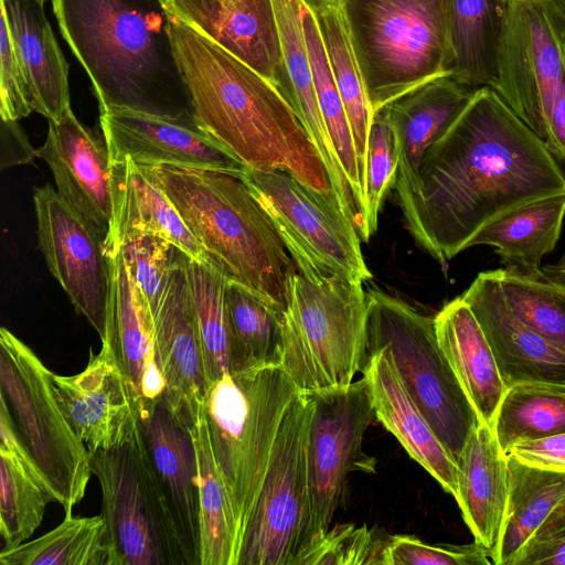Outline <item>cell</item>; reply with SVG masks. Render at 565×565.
Returning a JSON list of instances; mask_svg holds the SVG:
<instances>
[{
    "label": "cell",
    "mask_w": 565,
    "mask_h": 565,
    "mask_svg": "<svg viewBox=\"0 0 565 565\" xmlns=\"http://www.w3.org/2000/svg\"><path fill=\"white\" fill-rule=\"evenodd\" d=\"M397 170L396 137L383 107L374 113L367 140L364 211L359 232L363 242H369L377 230L379 213L395 185Z\"/></svg>",
    "instance_id": "cell-43"
},
{
    "label": "cell",
    "mask_w": 565,
    "mask_h": 565,
    "mask_svg": "<svg viewBox=\"0 0 565 565\" xmlns=\"http://www.w3.org/2000/svg\"><path fill=\"white\" fill-rule=\"evenodd\" d=\"M542 270L550 278L565 284V250L556 263L546 265Z\"/></svg>",
    "instance_id": "cell-53"
},
{
    "label": "cell",
    "mask_w": 565,
    "mask_h": 565,
    "mask_svg": "<svg viewBox=\"0 0 565 565\" xmlns=\"http://www.w3.org/2000/svg\"><path fill=\"white\" fill-rule=\"evenodd\" d=\"M312 403L291 402L245 526L236 565H294L309 526L308 438Z\"/></svg>",
    "instance_id": "cell-12"
},
{
    "label": "cell",
    "mask_w": 565,
    "mask_h": 565,
    "mask_svg": "<svg viewBox=\"0 0 565 565\" xmlns=\"http://www.w3.org/2000/svg\"><path fill=\"white\" fill-rule=\"evenodd\" d=\"M226 300L233 335V372L280 366L285 310L230 280Z\"/></svg>",
    "instance_id": "cell-39"
},
{
    "label": "cell",
    "mask_w": 565,
    "mask_h": 565,
    "mask_svg": "<svg viewBox=\"0 0 565 565\" xmlns=\"http://www.w3.org/2000/svg\"><path fill=\"white\" fill-rule=\"evenodd\" d=\"M302 26L311 62L319 109L337 157L352 190L362 226L364 190L344 104L337 87L315 12L302 1Z\"/></svg>",
    "instance_id": "cell-40"
},
{
    "label": "cell",
    "mask_w": 565,
    "mask_h": 565,
    "mask_svg": "<svg viewBox=\"0 0 565 565\" xmlns=\"http://www.w3.org/2000/svg\"><path fill=\"white\" fill-rule=\"evenodd\" d=\"M273 1L287 74V89L284 96L297 113L319 152L340 210L359 227L360 213L326 129L317 100L312 67L302 26V0Z\"/></svg>",
    "instance_id": "cell-25"
},
{
    "label": "cell",
    "mask_w": 565,
    "mask_h": 565,
    "mask_svg": "<svg viewBox=\"0 0 565 565\" xmlns=\"http://www.w3.org/2000/svg\"><path fill=\"white\" fill-rule=\"evenodd\" d=\"M110 291L105 341L136 387L141 415L162 398L164 381L156 359L154 319L145 294L132 279L120 248L108 255Z\"/></svg>",
    "instance_id": "cell-23"
},
{
    "label": "cell",
    "mask_w": 565,
    "mask_h": 565,
    "mask_svg": "<svg viewBox=\"0 0 565 565\" xmlns=\"http://www.w3.org/2000/svg\"><path fill=\"white\" fill-rule=\"evenodd\" d=\"M492 271L515 316L565 352V284L543 270L523 273L503 267Z\"/></svg>",
    "instance_id": "cell-42"
},
{
    "label": "cell",
    "mask_w": 565,
    "mask_h": 565,
    "mask_svg": "<svg viewBox=\"0 0 565 565\" xmlns=\"http://www.w3.org/2000/svg\"><path fill=\"white\" fill-rule=\"evenodd\" d=\"M376 419L440 486L457 495L456 461L405 390L386 348L372 353L362 370Z\"/></svg>",
    "instance_id": "cell-24"
},
{
    "label": "cell",
    "mask_w": 565,
    "mask_h": 565,
    "mask_svg": "<svg viewBox=\"0 0 565 565\" xmlns=\"http://www.w3.org/2000/svg\"><path fill=\"white\" fill-rule=\"evenodd\" d=\"M563 532H565V497L529 542L547 539Z\"/></svg>",
    "instance_id": "cell-52"
},
{
    "label": "cell",
    "mask_w": 565,
    "mask_h": 565,
    "mask_svg": "<svg viewBox=\"0 0 565 565\" xmlns=\"http://www.w3.org/2000/svg\"><path fill=\"white\" fill-rule=\"evenodd\" d=\"M315 14L350 122L365 196L367 140L374 111L355 56L342 4L323 8Z\"/></svg>",
    "instance_id": "cell-36"
},
{
    "label": "cell",
    "mask_w": 565,
    "mask_h": 565,
    "mask_svg": "<svg viewBox=\"0 0 565 565\" xmlns=\"http://www.w3.org/2000/svg\"><path fill=\"white\" fill-rule=\"evenodd\" d=\"M110 166L114 217L110 236L104 245L107 256L128 236L154 234L189 257L209 262L174 205L140 164L126 158Z\"/></svg>",
    "instance_id": "cell-29"
},
{
    "label": "cell",
    "mask_w": 565,
    "mask_h": 565,
    "mask_svg": "<svg viewBox=\"0 0 565 565\" xmlns=\"http://www.w3.org/2000/svg\"><path fill=\"white\" fill-rule=\"evenodd\" d=\"M565 15V0H551Z\"/></svg>",
    "instance_id": "cell-55"
},
{
    "label": "cell",
    "mask_w": 565,
    "mask_h": 565,
    "mask_svg": "<svg viewBox=\"0 0 565 565\" xmlns=\"http://www.w3.org/2000/svg\"><path fill=\"white\" fill-rule=\"evenodd\" d=\"M367 296V359L386 348L405 390L456 461L481 422L440 349L434 317L379 289Z\"/></svg>",
    "instance_id": "cell-8"
},
{
    "label": "cell",
    "mask_w": 565,
    "mask_h": 565,
    "mask_svg": "<svg viewBox=\"0 0 565 565\" xmlns=\"http://www.w3.org/2000/svg\"><path fill=\"white\" fill-rule=\"evenodd\" d=\"M312 403L308 438L310 521L297 559L330 529L344 495L348 476L365 468L362 441L376 419L364 377L349 385L303 392Z\"/></svg>",
    "instance_id": "cell-14"
},
{
    "label": "cell",
    "mask_w": 565,
    "mask_h": 565,
    "mask_svg": "<svg viewBox=\"0 0 565 565\" xmlns=\"http://www.w3.org/2000/svg\"><path fill=\"white\" fill-rule=\"evenodd\" d=\"M167 1L177 19L254 68L285 95L287 74L273 0Z\"/></svg>",
    "instance_id": "cell-22"
},
{
    "label": "cell",
    "mask_w": 565,
    "mask_h": 565,
    "mask_svg": "<svg viewBox=\"0 0 565 565\" xmlns=\"http://www.w3.org/2000/svg\"><path fill=\"white\" fill-rule=\"evenodd\" d=\"M299 392L281 366L225 373L207 386L204 416L234 508L239 546L278 429Z\"/></svg>",
    "instance_id": "cell-5"
},
{
    "label": "cell",
    "mask_w": 565,
    "mask_h": 565,
    "mask_svg": "<svg viewBox=\"0 0 565 565\" xmlns=\"http://www.w3.org/2000/svg\"><path fill=\"white\" fill-rule=\"evenodd\" d=\"M507 454L527 465L565 471V433L515 444Z\"/></svg>",
    "instance_id": "cell-48"
},
{
    "label": "cell",
    "mask_w": 565,
    "mask_h": 565,
    "mask_svg": "<svg viewBox=\"0 0 565 565\" xmlns=\"http://www.w3.org/2000/svg\"><path fill=\"white\" fill-rule=\"evenodd\" d=\"M153 319L156 359L164 381L160 402L190 430L203 416L207 382L183 252L179 248Z\"/></svg>",
    "instance_id": "cell-19"
},
{
    "label": "cell",
    "mask_w": 565,
    "mask_h": 565,
    "mask_svg": "<svg viewBox=\"0 0 565 565\" xmlns=\"http://www.w3.org/2000/svg\"><path fill=\"white\" fill-rule=\"evenodd\" d=\"M58 502L52 483L23 444L12 415L0 396V534L3 548L32 536L46 507Z\"/></svg>",
    "instance_id": "cell-30"
},
{
    "label": "cell",
    "mask_w": 565,
    "mask_h": 565,
    "mask_svg": "<svg viewBox=\"0 0 565 565\" xmlns=\"http://www.w3.org/2000/svg\"><path fill=\"white\" fill-rule=\"evenodd\" d=\"M342 8L374 113L450 75L446 0H344Z\"/></svg>",
    "instance_id": "cell-6"
},
{
    "label": "cell",
    "mask_w": 565,
    "mask_h": 565,
    "mask_svg": "<svg viewBox=\"0 0 565 565\" xmlns=\"http://www.w3.org/2000/svg\"><path fill=\"white\" fill-rule=\"evenodd\" d=\"M115 565H194L148 454L141 426L119 447L89 454Z\"/></svg>",
    "instance_id": "cell-9"
},
{
    "label": "cell",
    "mask_w": 565,
    "mask_h": 565,
    "mask_svg": "<svg viewBox=\"0 0 565 565\" xmlns=\"http://www.w3.org/2000/svg\"><path fill=\"white\" fill-rule=\"evenodd\" d=\"M53 374L30 347L0 329V396L67 515L84 498L93 473L89 451L56 399Z\"/></svg>",
    "instance_id": "cell-10"
},
{
    "label": "cell",
    "mask_w": 565,
    "mask_h": 565,
    "mask_svg": "<svg viewBox=\"0 0 565 565\" xmlns=\"http://www.w3.org/2000/svg\"><path fill=\"white\" fill-rule=\"evenodd\" d=\"M508 500L494 565H515L525 545L565 497V471L527 465L505 454Z\"/></svg>",
    "instance_id": "cell-33"
},
{
    "label": "cell",
    "mask_w": 565,
    "mask_h": 565,
    "mask_svg": "<svg viewBox=\"0 0 565 565\" xmlns=\"http://www.w3.org/2000/svg\"><path fill=\"white\" fill-rule=\"evenodd\" d=\"M60 31L89 76L100 111L194 118L167 0H52Z\"/></svg>",
    "instance_id": "cell-3"
},
{
    "label": "cell",
    "mask_w": 565,
    "mask_h": 565,
    "mask_svg": "<svg viewBox=\"0 0 565 565\" xmlns=\"http://www.w3.org/2000/svg\"><path fill=\"white\" fill-rule=\"evenodd\" d=\"M565 84V15L551 0H508L491 88L543 141Z\"/></svg>",
    "instance_id": "cell-13"
},
{
    "label": "cell",
    "mask_w": 565,
    "mask_h": 565,
    "mask_svg": "<svg viewBox=\"0 0 565 565\" xmlns=\"http://www.w3.org/2000/svg\"><path fill=\"white\" fill-rule=\"evenodd\" d=\"M164 192L207 260L234 281L286 310L297 267L243 174L140 164Z\"/></svg>",
    "instance_id": "cell-4"
},
{
    "label": "cell",
    "mask_w": 565,
    "mask_h": 565,
    "mask_svg": "<svg viewBox=\"0 0 565 565\" xmlns=\"http://www.w3.org/2000/svg\"><path fill=\"white\" fill-rule=\"evenodd\" d=\"M363 282L291 274L281 320V367L300 392L349 385L367 362Z\"/></svg>",
    "instance_id": "cell-7"
},
{
    "label": "cell",
    "mask_w": 565,
    "mask_h": 565,
    "mask_svg": "<svg viewBox=\"0 0 565 565\" xmlns=\"http://www.w3.org/2000/svg\"><path fill=\"white\" fill-rule=\"evenodd\" d=\"M270 217L297 271L319 282L372 278L355 224L337 203L309 189L285 171L247 169L243 174Z\"/></svg>",
    "instance_id": "cell-11"
},
{
    "label": "cell",
    "mask_w": 565,
    "mask_h": 565,
    "mask_svg": "<svg viewBox=\"0 0 565 565\" xmlns=\"http://www.w3.org/2000/svg\"><path fill=\"white\" fill-rule=\"evenodd\" d=\"M33 201L39 247L47 267L102 340L110 291V262L104 244L50 184L35 188Z\"/></svg>",
    "instance_id": "cell-15"
},
{
    "label": "cell",
    "mask_w": 565,
    "mask_h": 565,
    "mask_svg": "<svg viewBox=\"0 0 565 565\" xmlns=\"http://www.w3.org/2000/svg\"><path fill=\"white\" fill-rule=\"evenodd\" d=\"M491 429L504 454L515 444L565 433V390L537 384L508 387Z\"/></svg>",
    "instance_id": "cell-41"
},
{
    "label": "cell",
    "mask_w": 565,
    "mask_h": 565,
    "mask_svg": "<svg viewBox=\"0 0 565 565\" xmlns=\"http://www.w3.org/2000/svg\"><path fill=\"white\" fill-rule=\"evenodd\" d=\"M515 565H565V532L529 542Z\"/></svg>",
    "instance_id": "cell-49"
},
{
    "label": "cell",
    "mask_w": 565,
    "mask_h": 565,
    "mask_svg": "<svg viewBox=\"0 0 565 565\" xmlns=\"http://www.w3.org/2000/svg\"><path fill=\"white\" fill-rule=\"evenodd\" d=\"M460 298L481 326L507 387L537 384L565 390V352L515 316L492 270L479 273Z\"/></svg>",
    "instance_id": "cell-21"
},
{
    "label": "cell",
    "mask_w": 565,
    "mask_h": 565,
    "mask_svg": "<svg viewBox=\"0 0 565 565\" xmlns=\"http://www.w3.org/2000/svg\"><path fill=\"white\" fill-rule=\"evenodd\" d=\"M487 551L473 542L462 546L429 545L409 535L390 539L385 565H489Z\"/></svg>",
    "instance_id": "cell-46"
},
{
    "label": "cell",
    "mask_w": 565,
    "mask_h": 565,
    "mask_svg": "<svg viewBox=\"0 0 565 565\" xmlns=\"http://www.w3.org/2000/svg\"><path fill=\"white\" fill-rule=\"evenodd\" d=\"M33 111L29 85L3 14L0 22V115L18 121Z\"/></svg>",
    "instance_id": "cell-47"
},
{
    "label": "cell",
    "mask_w": 565,
    "mask_h": 565,
    "mask_svg": "<svg viewBox=\"0 0 565 565\" xmlns=\"http://www.w3.org/2000/svg\"><path fill=\"white\" fill-rule=\"evenodd\" d=\"M450 75L469 88L491 87L508 0H446Z\"/></svg>",
    "instance_id": "cell-32"
},
{
    "label": "cell",
    "mask_w": 565,
    "mask_h": 565,
    "mask_svg": "<svg viewBox=\"0 0 565 565\" xmlns=\"http://www.w3.org/2000/svg\"><path fill=\"white\" fill-rule=\"evenodd\" d=\"M56 399L87 450L111 449L131 441L140 430L139 394L102 341L85 369L76 375L53 374Z\"/></svg>",
    "instance_id": "cell-16"
},
{
    "label": "cell",
    "mask_w": 565,
    "mask_h": 565,
    "mask_svg": "<svg viewBox=\"0 0 565 565\" xmlns=\"http://www.w3.org/2000/svg\"><path fill=\"white\" fill-rule=\"evenodd\" d=\"M544 142L555 158L565 159V84L553 106Z\"/></svg>",
    "instance_id": "cell-51"
},
{
    "label": "cell",
    "mask_w": 565,
    "mask_h": 565,
    "mask_svg": "<svg viewBox=\"0 0 565 565\" xmlns=\"http://www.w3.org/2000/svg\"><path fill=\"white\" fill-rule=\"evenodd\" d=\"M457 466L456 501L475 542L494 557L508 500L507 458L486 423L467 439Z\"/></svg>",
    "instance_id": "cell-27"
},
{
    "label": "cell",
    "mask_w": 565,
    "mask_h": 565,
    "mask_svg": "<svg viewBox=\"0 0 565 565\" xmlns=\"http://www.w3.org/2000/svg\"><path fill=\"white\" fill-rule=\"evenodd\" d=\"M207 386L233 372V335L227 309L228 279L210 262L183 253Z\"/></svg>",
    "instance_id": "cell-37"
},
{
    "label": "cell",
    "mask_w": 565,
    "mask_h": 565,
    "mask_svg": "<svg viewBox=\"0 0 565 565\" xmlns=\"http://www.w3.org/2000/svg\"><path fill=\"white\" fill-rule=\"evenodd\" d=\"M110 163L216 169L244 174L247 168L207 135L194 118L111 108L100 111Z\"/></svg>",
    "instance_id": "cell-17"
},
{
    "label": "cell",
    "mask_w": 565,
    "mask_h": 565,
    "mask_svg": "<svg viewBox=\"0 0 565 565\" xmlns=\"http://www.w3.org/2000/svg\"><path fill=\"white\" fill-rule=\"evenodd\" d=\"M313 12L330 6H340L344 0H302Z\"/></svg>",
    "instance_id": "cell-54"
},
{
    "label": "cell",
    "mask_w": 565,
    "mask_h": 565,
    "mask_svg": "<svg viewBox=\"0 0 565 565\" xmlns=\"http://www.w3.org/2000/svg\"><path fill=\"white\" fill-rule=\"evenodd\" d=\"M2 146L8 148L9 157L1 163L2 168L30 161L36 156L18 121L2 120Z\"/></svg>",
    "instance_id": "cell-50"
},
{
    "label": "cell",
    "mask_w": 565,
    "mask_h": 565,
    "mask_svg": "<svg viewBox=\"0 0 565 565\" xmlns=\"http://www.w3.org/2000/svg\"><path fill=\"white\" fill-rule=\"evenodd\" d=\"M414 236L441 266L493 221L565 192V172L491 87L472 99L426 151Z\"/></svg>",
    "instance_id": "cell-1"
},
{
    "label": "cell",
    "mask_w": 565,
    "mask_h": 565,
    "mask_svg": "<svg viewBox=\"0 0 565 565\" xmlns=\"http://www.w3.org/2000/svg\"><path fill=\"white\" fill-rule=\"evenodd\" d=\"M434 320L441 351L480 422L492 427L508 387L481 326L460 296L445 303Z\"/></svg>",
    "instance_id": "cell-31"
},
{
    "label": "cell",
    "mask_w": 565,
    "mask_h": 565,
    "mask_svg": "<svg viewBox=\"0 0 565 565\" xmlns=\"http://www.w3.org/2000/svg\"><path fill=\"white\" fill-rule=\"evenodd\" d=\"M391 536L366 525L341 524L307 550L295 565H385Z\"/></svg>",
    "instance_id": "cell-44"
},
{
    "label": "cell",
    "mask_w": 565,
    "mask_h": 565,
    "mask_svg": "<svg viewBox=\"0 0 565 565\" xmlns=\"http://www.w3.org/2000/svg\"><path fill=\"white\" fill-rule=\"evenodd\" d=\"M565 218V192L511 211L481 230L470 247L495 249L503 267L539 273L541 262L556 246Z\"/></svg>",
    "instance_id": "cell-34"
},
{
    "label": "cell",
    "mask_w": 565,
    "mask_h": 565,
    "mask_svg": "<svg viewBox=\"0 0 565 565\" xmlns=\"http://www.w3.org/2000/svg\"><path fill=\"white\" fill-rule=\"evenodd\" d=\"M1 565H115L113 545L100 515H65L49 533L0 553Z\"/></svg>",
    "instance_id": "cell-38"
},
{
    "label": "cell",
    "mask_w": 565,
    "mask_h": 565,
    "mask_svg": "<svg viewBox=\"0 0 565 565\" xmlns=\"http://www.w3.org/2000/svg\"><path fill=\"white\" fill-rule=\"evenodd\" d=\"M45 0H1L29 85L33 111L58 121L71 108L68 64L44 11Z\"/></svg>",
    "instance_id": "cell-28"
},
{
    "label": "cell",
    "mask_w": 565,
    "mask_h": 565,
    "mask_svg": "<svg viewBox=\"0 0 565 565\" xmlns=\"http://www.w3.org/2000/svg\"><path fill=\"white\" fill-rule=\"evenodd\" d=\"M118 248L132 279L148 299L154 318L167 289L178 247L159 235L138 234L126 237Z\"/></svg>",
    "instance_id": "cell-45"
},
{
    "label": "cell",
    "mask_w": 565,
    "mask_h": 565,
    "mask_svg": "<svg viewBox=\"0 0 565 565\" xmlns=\"http://www.w3.org/2000/svg\"><path fill=\"white\" fill-rule=\"evenodd\" d=\"M476 90L451 75L435 77L384 108L395 132L398 170L395 192L406 226L414 237L420 200L419 169L428 148L461 115Z\"/></svg>",
    "instance_id": "cell-18"
},
{
    "label": "cell",
    "mask_w": 565,
    "mask_h": 565,
    "mask_svg": "<svg viewBox=\"0 0 565 565\" xmlns=\"http://www.w3.org/2000/svg\"><path fill=\"white\" fill-rule=\"evenodd\" d=\"M196 452L200 505V565H236L239 530L215 461L203 416L190 429Z\"/></svg>",
    "instance_id": "cell-35"
},
{
    "label": "cell",
    "mask_w": 565,
    "mask_h": 565,
    "mask_svg": "<svg viewBox=\"0 0 565 565\" xmlns=\"http://www.w3.org/2000/svg\"><path fill=\"white\" fill-rule=\"evenodd\" d=\"M145 444L194 565H200L198 462L191 433L159 402L141 415Z\"/></svg>",
    "instance_id": "cell-26"
},
{
    "label": "cell",
    "mask_w": 565,
    "mask_h": 565,
    "mask_svg": "<svg viewBox=\"0 0 565 565\" xmlns=\"http://www.w3.org/2000/svg\"><path fill=\"white\" fill-rule=\"evenodd\" d=\"M36 157L50 167L63 202L105 245L114 217L106 143L84 128L68 108L58 121L49 120L46 140L36 150Z\"/></svg>",
    "instance_id": "cell-20"
},
{
    "label": "cell",
    "mask_w": 565,
    "mask_h": 565,
    "mask_svg": "<svg viewBox=\"0 0 565 565\" xmlns=\"http://www.w3.org/2000/svg\"><path fill=\"white\" fill-rule=\"evenodd\" d=\"M171 36L198 125L247 169L288 172L338 205L316 146L278 88L173 14Z\"/></svg>",
    "instance_id": "cell-2"
}]
</instances>
